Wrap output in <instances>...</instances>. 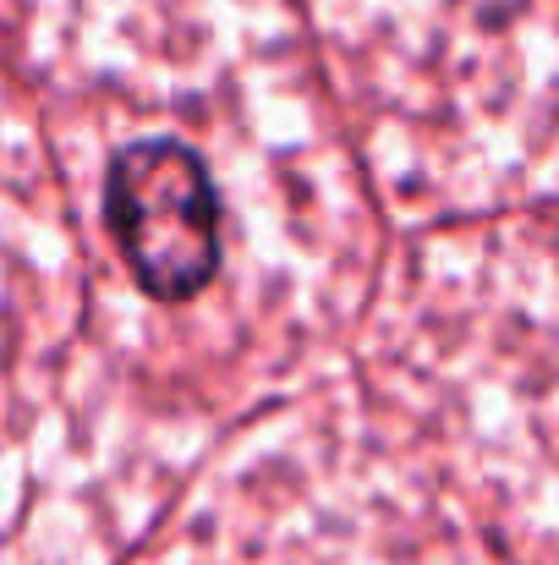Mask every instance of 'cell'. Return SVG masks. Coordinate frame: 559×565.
I'll use <instances>...</instances> for the list:
<instances>
[{"instance_id":"6da1fadb","label":"cell","mask_w":559,"mask_h":565,"mask_svg":"<svg viewBox=\"0 0 559 565\" xmlns=\"http://www.w3.org/2000/svg\"><path fill=\"white\" fill-rule=\"evenodd\" d=\"M105 220L138 286L160 302L197 297L219 269V203L203 160L176 138H143L110 160Z\"/></svg>"}]
</instances>
